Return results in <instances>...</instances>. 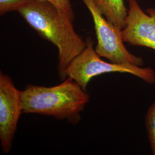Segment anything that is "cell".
Masks as SVG:
<instances>
[{
    "mask_svg": "<svg viewBox=\"0 0 155 155\" xmlns=\"http://www.w3.org/2000/svg\"><path fill=\"white\" fill-rule=\"evenodd\" d=\"M17 12L40 37L56 47L59 76L62 81L66 79L68 67L87 45L75 32L73 21L47 1L33 0Z\"/></svg>",
    "mask_w": 155,
    "mask_h": 155,
    "instance_id": "1",
    "label": "cell"
},
{
    "mask_svg": "<svg viewBox=\"0 0 155 155\" xmlns=\"http://www.w3.org/2000/svg\"><path fill=\"white\" fill-rule=\"evenodd\" d=\"M22 113L38 114L77 124L90 101L86 90L71 78L60 84L45 87L28 84L20 91Z\"/></svg>",
    "mask_w": 155,
    "mask_h": 155,
    "instance_id": "2",
    "label": "cell"
},
{
    "mask_svg": "<svg viewBox=\"0 0 155 155\" xmlns=\"http://www.w3.org/2000/svg\"><path fill=\"white\" fill-rule=\"evenodd\" d=\"M86 41V47L72 60L66 71V78H71L83 90L86 91L93 78L110 72L127 73L140 78L148 84L155 83V71L152 68L106 62L96 52L91 38L87 37Z\"/></svg>",
    "mask_w": 155,
    "mask_h": 155,
    "instance_id": "3",
    "label": "cell"
},
{
    "mask_svg": "<svg viewBox=\"0 0 155 155\" xmlns=\"http://www.w3.org/2000/svg\"><path fill=\"white\" fill-rule=\"evenodd\" d=\"M82 1L89 9L94 21L97 40L95 50L98 55L111 63L143 66L142 58L132 54L125 48L122 38V29L108 21L93 0Z\"/></svg>",
    "mask_w": 155,
    "mask_h": 155,
    "instance_id": "4",
    "label": "cell"
},
{
    "mask_svg": "<svg viewBox=\"0 0 155 155\" xmlns=\"http://www.w3.org/2000/svg\"><path fill=\"white\" fill-rule=\"evenodd\" d=\"M20 91L16 88L11 78L0 72V141L2 152L8 154L17 128L20 115Z\"/></svg>",
    "mask_w": 155,
    "mask_h": 155,
    "instance_id": "5",
    "label": "cell"
},
{
    "mask_svg": "<svg viewBox=\"0 0 155 155\" xmlns=\"http://www.w3.org/2000/svg\"><path fill=\"white\" fill-rule=\"evenodd\" d=\"M126 25L122 29L124 42L155 50V9L143 11L137 0H127Z\"/></svg>",
    "mask_w": 155,
    "mask_h": 155,
    "instance_id": "6",
    "label": "cell"
},
{
    "mask_svg": "<svg viewBox=\"0 0 155 155\" xmlns=\"http://www.w3.org/2000/svg\"><path fill=\"white\" fill-rule=\"evenodd\" d=\"M106 18L121 29L126 25L127 10L124 0H93Z\"/></svg>",
    "mask_w": 155,
    "mask_h": 155,
    "instance_id": "7",
    "label": "cell"
},
{
    "mask_svg": "<svg viewBox=\"0 0 155 155\" xmlns=\"http://www.w3.org/2000/svg\"><path fill=\"white\" fill-rule=\"evenodd\" d=\"M145 123L152 154L155 155V102L147 111Z\"/></svg>",
    "mask_w": 155,
    "mask_h": 155,
    "instance_id": "8",
    "label": "cell"
},
{
    "mask_svg": "<svg viewBox=\"0 0 155 155\" xmlns=\"http://www.w3.org/2000/svg\"><path fill=\"white\" fill-rule=\"evenodd\" d=\"M33 0H0V15H4L9 12L16 11Z\"/></svg>",
    "mask_w": 155,
    "mask_h": 155,
    "instance_id": "9",
    "label": "cell"
},
{
    "mask_svg": "<svg viewBox=\"0 0 155 155\" xmlns=\"http://www.w3.org/2000/svg\"><path fill=\"white\" fill-rule=\"evenodd\" d=\"M41 1H47L55 6L59 10L63 13L72 21L74 19V13L70 0H39Z\"/></svg>",
    "mask_w": 155,
    "mask_h": 155,
    "instance_id": "10",
    "label": "cell"
}]
</instances>
